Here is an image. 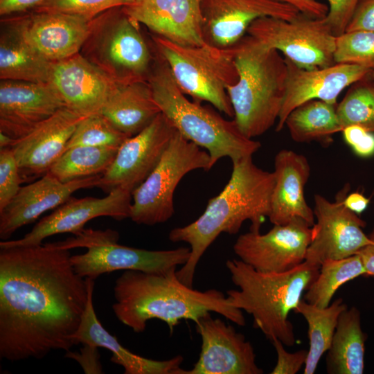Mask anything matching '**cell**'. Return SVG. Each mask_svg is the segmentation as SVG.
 Wrapping results in <instances>:
<instances>
[{
  "label": "cell",
  "instance_id": "cell-1",
  "mask_svg": "<svg viewBox=\"0 0 374 374\" xmlns=\"http://www.w3.org/2000/svg\"><path fill=\"white\" fill-rule=\"evenodd\" d=\"M69 249L51 243L0 248V357L42 359L70 350L87 299Z\"/></svg>",
  "mask_w": 374,
  "mask_h": 374
},
{
  "label": "cell",
  "instance_id": "cell-2",
  "mask_svg": "<svg viewBox=\"0 0 374 374\" xmlns=\"http://www.w3.org/2000/svg\"><path fill=\"white\" fill-rule=\"evenodd\" d=\"M176 269L159 273L125 270L114 287L112 309L117 319L137 333L143 332L152 319L165 322L172 332L181 320L195 323L210 312L245 325L242 310L233 306L224 294L186 285L177 277Z\"/></svg>",
  "mask_w": 374,
  "mask_h": 374
},
{
  "label": "cell",
  "instance_id": "cell-3",
  "mask_svg": "<svg viewBox=\"0 0 374 374\" xmlns=\"http://www.w3.org/2000/svg\"><path fill=\"white\" fill-rule=\"evenodd\" d=\"M231 177L223 190L208 202L204 213L194 222L176 227L169 240L189 244L187 262L177 271L179 279L193 287L196 267L206 249L222 233L235 234L249 220L250 231H260L269 217L275 176L253 162L252 157L233 161Z\"/></svg>",
  "mask_w": 374,
  "mask_h": 374
},
{
  "label": "cell",
  "instance_id": "cell-4",
  "mask_svg": "<svg viewBox=\"0 0 374 374\" xmlns=\"http://www.w3.org/2000/svg\"><path fill=\"white\" fill-rule=\"evenodd\" d=\"M226 267L238 287L227 291L229 303L251 314L254 327L270 341L278 339L285 346H294L296 337L289 314L318 276L320 266L304 261L285 272H262L232 259Z\"/></svg>",
  "mask_w": 374,
  "mask_h": 374
},
{
  "label": "cell",
  "instance_id": "cell-5",
  "mask_svg": "<svg viewBox=\"0 0 374 374\" xmlns=\"http://www.w3.org/2000/svg\"><path fill=\"white\" fill-rule=\"evenodd\" d=\"M238 80L227 88L234 120L248 138L260 136L278 121L287 67L280 52L244 35L232 46Z\"/></svg>",
  "mask_w": 374,
  "mask_h": 374
},
{
  "label": "cell",
  "instance_id": "cell-6",
  "mask_svg": "<svg viewBox=\"0 0 374 374\" xmlns=\"http://www.w3.org/2000/svg\"><path fill=\"white\" fill-rule=\"evenodd\" d=\"M155 55L148 81L161 112L182 136L209 154L213 167L223 157L233 162L252 157L260 149V143L247 137L234 119L226 120L199 102L189 100L166 62L156 51Z\"/></svg>",
  "mask_w": 374,
  "mask_h": 374
},
{
  "label": "cell",
  "instance_id": "cell-7",
  "mask_svg": "<svg viewBox=\"0 0 374 374\" xmlns=\"http://www.w3.org/2000/svg\"><path fill=\"white\" fill-rule=\"evenodd\" d=\"M140 24L123 7H115L89 21L80 53L117 83L148 80L155 61Z\"/></svg>",
  "mask_w": 374,
  "mask_h": 374
},
{
  "label": "cell",
  "instance_id": "cell-8",
  "mask_svg": "<svg viewBox=\"0 0 374 374\" xmlns=\"http://www.w3.org/2000/svg\"><path fill=\"white\" fill-rule=\"evenodd\" d=\"M151 38L154 51L166 62L185 95L234 116L227 93V88L238 80L232 47L220 48L207 43L186 46L154 34Z\"/></svg>",
  "mask_w": 374,
  "mask_h": 374
},
{
  "label": "cell",
  "instance_id": "cell-9",
  "mask_svg": "<svg viewBox=\"0 0 374 374\" xmlns=\"http://www.w3.org/2000/svg\"><path fill=\"white\" fill-rule=\"evenodd\" d=\"M119 234L112 229H84L62 241L51 242L61 249L84 247L82 254L71 256L73 267L80 276L95 280L117 270H137L148 273L167 271L183 266L190 255V247L168 250H147L121 245Z\"/></svg>",
  "mask_w": 374,
  "mask_h": 374
},
{
  "label": "cell",
  "instance_id": "cell-10",
  "mask_svg": "<svg viewBox=\"0 0 374 374\" xmlns=\"http://www.w3.org/2000/svg\"><path fill=\"white\" fill-rule=\"evenodd\" d=\"M213 168L209 154L176 131L160 161L132 194L130 218L136 224L154 225L173 215V196L181 179L197 169Z\"/></svg>",
  "mask_w": 374,
  "mask_h": 374
},
{
  "label": "cell",
  "instance_id": "cell-11",
  "mask_svg": "<svg viewBox=\"0 0 374 374\" xmlns=\"http://www.w3.org/2000/svg\"><path fill=\"white\" fill-rule=\"evenodd\" d=\"M247 35L281 52L297 66L310 70L335 64L336 37L324 18L301 12L292 20L265 17L253 21Z\"/></svg>",
  "mask_w": 374,
  "mask_h": 374
},
{
  "label": "cell",
  "instance_id": "cell-12",
  "mask_svg": "<svg viewBox=\"0 0 374 374\" xmlns=\"http://www.w3.org/2000/svg\"><path fill=\"white\" fill-rule=\"evenodd\" d=\"M349 189L347 184L335 202L319 194L314 195L316 222L312 226V240L305 259L307 262L320 266L328 260L347 258L373 242L363 231L366 222L344 204Z\"/></svg>",
  "mask_w": 374,
  "mask_h": 374
},
{
  "label": "cell",
  "instance_id": "cell-13",
  "mask_svg": "<svg viewBox=\"0 0 374 374\" xmlns=\"http://www.w3.org/2000/svg\"><path fill=\"white\" fill-rule=\"evenodd\" d=\"M312 236V226L297 217L285 224H274L265 234L250 231L240 235L233 251L259 271L285 272L305 261Z\"/></svg>",
  "mask_w": 374,
  "mask_h": 374
},
{
  "label": "cell",
  "instance_id": "cell-14",
  "mask_svg": "<svg viewBox=\"0 0 374 374\" xmlns=\"http://www.w3.org/2000/svg\"><path fill=\"white\" fill-rule=\"evenodd\" d=\"M175 132L161 112L120 145L112 163L101 175L98 188L107 192L121 188L132 193L156 167Z\"/></svg>",
  "mask_w": 374,
  "mask_h": 374
},
{
  "label": "cell",
  "instance_id": "cell-15",
  "mask_svg": "<svg viewBox=\"0 0 374 374\" xmlns=\"http://www.w3.org/2000/svg\"><path fill=\"white\" fill-rule=\"evenodd\" d=\"M132 193L121 188L108 192L103 197H71L50 215L43 217L23 238L0 242V248L42 244L44 239L55 234L75 235L84 229L87 222L98 217L117 220L130 217Z\"/></svg>",
  "mask_w": 374,
  "mask_h": 374
},
{
  "label": "cell",
  "instance_id": "cell-16",
  "mask_svg": "<svg viewBox=\"0 0 374 374\" xmlns=\"http://www.w3.org/2000/svg\"><path fill=\"white\" fill-rule=\"evenodd\" d=\"M201 11L204 42L220 48L233 46L257 19L292 20L300 12L274 0H201Z\"/></svg>",
  "mask_w": 374,
  "mask_h": 374
},
{
  "label": "cell",
  "instance_id": "cell-17",
  "mask_svg": "<svg viewBox=\"0 0 374 374\" xmlns=\"http://www.w3.org/2000/svg\"><path fill=\"white\" fill-rule=\"evenodd\" d=\"M202 339L199 357L186 374H262L251 344L235 328L210 312L196 322Z\"/></svg>",
  "mask_w": 374,
  "mask_h": 374
},
{
  "label": "cell",
  "instance_id": "cell-18",
  "mask_svg": "<svg viewBox=\"0 0 374 374\" xmlns=\"http://www.w3.org/2000/svg\"><path fill=\"white\" fill-rule=\"evenodd\" d=\"M64 107L49 82L0 80V132L16 140Z\"/></svg>",
  "mask_w": 374,
  "mask_h": 374
},
{
  "label": "cell",
  "instance_id": "cell-19",
  "mask_svg": "<svg viewBox=\"0 0 374 374\" xmlns=\"http://www.w3.org/2000/svg\"><path fill=\"white\" fill-rule=\"evenodd\" d=\"M8 17L25 41L52 62L79 53L89 32V21L62 13L29 10Z\"/></svg>",
  "mask_w": 374,
  "mask_h": 374
},
{
  "label": "cell",
  "instance_id": "cell-20",
  "mask_svg": "<svg viewBox=\"0 0 374 374\" xmlns=\"http://www.w3.org/2000/svg\"><path fill=\"white\" fill-rule=\"evenodd\" d=\"M285 60L287 67L286 90L276 132L283 129L287 116L296 107L311 100L337 104V99L345 88L373 71L351 64H335L308 70L297 66L287 58Z\"/></svg>",
  "mask_w": 374,
  "mask_h": 374
},
{
  "label": "cell",
  "instance_id": "cell-21",
  "mask_svg": "<svg viewBox=\"0 0 374 374\" xmlns=\"http://www.w3.org/2000/svg\"><path fill=\"white\" fill-rule=\"evenodd\" d=\"M101 175L62 182L47 172L39 179L22 186L0 211V238L7 240L17 229L33 222L47 211L57 208L75 191L98 187Z\"/></svg>",
  "mask_w": 374,
  "mask_h": 374
},
{
  "label": "cell",
  "instance_id": "cell-22",
  "mask_svg": "<svg viewBox=\"0 0 374 374\" xmlns=\"http://www.w3.org/2000/svg\"><path fill=\"white\" fill-rule=\"evenodd\" d=\"M85 116L64 107L17 139L11 149L22 179L46 174L66 150L76 126Z\"/></svg>",
  "mask_w": 374,
  "mask_h": 374
},
{
  "label": "cell",
  "instance_id": "cell-23",
  "mask_svg": "<svg viewBox=\"0 0 374 374\" xmlns=\"http://www.w3.org/2000/svg\"><path fill=\"white\" fill-rule=\"evenodd\" d=\"M123 9L154 35L174 43L186 46L206 43L201 0H134Z\"/></svg>",
  "mask_w": 374,
  "mask_h": 374
},
{
  "label": "cell",
  "instance_id": "cell-24",
  "mask_svg": "<svg viewBox=\"0 0 374 374\" xmlns=\"http://www.w3.org/2000/svg\"><path fill=\"white\" fill-rule=\"evenodd\" d=\"M49 83L65 107L83 116L98 113L118 84L80 53L53 62Z\"/></svg>",
  "mask_w": 374,
  "mask_h": 374
},
{
  "label": "cell",
  "instance_id": "cell-25",
  "mask_svg": "<svg viewBox=\"0 0 374 374\" xmlns=\"http://www.w3.org/2000/svg\"><path fill=\"white\" fill-rule=\"evenodd\" d=\"M274 173L269 221L280 225L299 217L312 226L315 222L314 211L305 197V186L310 175L307 158L290 150H281L274 159Z\"/></svg>",
  "mask_w": 374,
  "mask_h": 374
},
{
  "label": "cell",
  "instance_id": "cell-26",
  "mask_svg": "<svg viewBox=\"0 0 374 374\" xmlns=\"http://www.w3.org/2000/svg\"><path fill=\"white\" fill-rule=\"evenodd\" d=\"M86 279L88 299L80 323L71 337L74 345L87 344L110 350L111 361L121 366L125 374H186V370L181 367L184 360L181 355L167 360H154L136 355L123 347L98 320L93 304L94 280Z\"/></svg>",
  "mask_w": 374,
  "mask_h": 374
},
{
  "label": "cell",
  "instance_id": "cell-27",
  "mask_svg": "<svg viewBox=\"0 0 374 374\" xmlns=\"http://www.w3.org/2000/svg\"><path fill=\"white\" fill-rule=\"evenodd\" d=\"M128 136L142 131L161 113L148 80L118 83L98 112Z\"/></svg>",
  "mask_w": 374,
  "mask_h": 374
},
{
  "label": "cell",
  "instance_id": "cell-28",
  "mask_svg": "<svg viewBox=\"0 0 374 374\" xmlns=\"http://www.w3.org/2000/svg\"><path fill=\"white\" fill-rule=\"evenodd\" d=\"M53 64L25 41L9 17L1 18L0 80L49 82Z\"/></svg>",
  "mask_w": 374,
  "mask_h": 374
},
{
  "label": "cell",
  "instance_id": "cell-29",
  "mask_svg": "<svg viewBox=\"0 0 374 374\" xmlns=\"http://www.w3.org/2000/svg\"><path fill=\"white\" fill-rule=\"evenodd\" d=\"M366 337L356 307L347 308L339 315L326 356L329 374H362L364 369Z\"/></svg>",
  "mask_w": 374,
  "mask_h": 374
},
{
  "label": "cell",
  "instance_id": "cell-30",
  "mask_svg": "<svg viewBox=\"0 0 374 374\" xmlns=\"http://www.w3.org/2000/svg\"><path fill=\"white\" fill-rule=\"evenodd\" d=\"M337 104L311 100L294 109L285 122L292 139L297 143L317 141L325 145L330 144L332 136L342 131L337 113Z\"/></svg>",
  "mask_w": 374,
  "mask_h": 374
},
{
  "label": "cell",
  "instance_id": "cell-31",
  "mask_svg": "<svg viewBox=\"0 0 374 374\" xmlns=\"http://www.w3.org/2000/svg\"><path fill=\"white\" fill-rule=\"evenodd\" d=\"M347 308L341 298L326 308L315 306L301 299L294 310L303 317L308 326L309 349L304 374H313L317 371L321 357L330 346L339 315Z\"/></svg>",
  "mask_w": 374,
  "mask_h": 374
},
{
  "label": "cell",
  "instance_id": "cell-32",
  "mask_svg": "<svg viewBox=\"0 0 374 374\" xmlns=\"http://www.w3.org/2000/svg\"><path fill=\"white\" fill-rule=\"evenodd\" d=\"M118 148L75 146L66 150L48 171L62 182L103 175Z\"/></svg>",
  "mask_w": 374,
  "mask_h": 374
},
{
  "label": "cell",
  "instance_id": "cell-33",
  "mask_svg": "<svg viewBox=\"0 0 374 374\" xmlns=\"http://www.w3.org/2000/svg\"><path fill=\"white\" fill-rule=\"evenodd\" d=\"M365 275L357 254L338 260L324 261L317 278L306 290L305 301L319 308H326L337 290L345 283Z\"/></svg>",
  "mask_w": 374,
  "mask_h": 374
},
{
  "label": "cell",
  "instance_id": "cell-34",
  "mask_svg": "<svg viewBox=\"0 0 374 374\" xmlns=\"http://www.w3.org/2000/svg\"><path fill=\"white\" fill-rule=\"evenodd\" d=\"M371 72L350 84L337 104V113L342 130L358 125L374 132V78Z\"/></svg>",
  "mask_w": 374,
  "mask_h": 374
},
{
  "label": "cell",
  "instance_id": "cell-35",
  "mask_svg": "<svg viewBox=\"0 0 374 374\" xmlns=\"http://www.w3.org/2000/svg\"><path fill=\"white\" fill-rule=\"evenodd\" d=\"M128 137L101 114L95 113L79 122L66 150L75 146L119 148Z\"/></svg>",
  "mask_w": 374,
  "mask_h": 374
},
{
  "label": "cell",
  "instance_id": "cell-36",
  "mask_svg": "<svg viewBox=\"0 0 374 374\" xmlns=\"http://www.w3.org/2000/svg\"><path fill=\"white\" fill-rule=\"evenodd\" d=\"M334 60L374 71V32L355 30L336 37Z\"/></svg>",
  "mask_w": 374,
  "mask_h": 374
},
{
  "label": "cell",
  "instance_id": "cell-37",
  "mask_svg": "<svg viewBox=\"0 0 374 374\" xmlns=\"http://www.w3.org/2000/svg\"><path fill=\"white\" fill-rule=\"evenodd\" d=\"M134 0H45L31 10L69 15L87 21L115 8L131 4Z\"/></svg>",
  "mask_w": 374,
  "mask_h": 374
},
{
  "label": "cell",
  "instance_id": "cell-38",
  "mask_svg": "<svg viewBox=\"0 0 374 374\" xmlns=\"http://www.w3.org/2000/svg\"><path fill=\"white\" fill-rule=\"evenodd\" d=\"M22 180L11 148L0 149V211L18 193Z\"/></svg>",
  "mask_w": 374,
  "mask_h": 374
},
{
  "label": "cell",
  "instance_id": "cell-39",
  "mask_svg": "<svg viewBox=\"0 0 374 374\" xmlns=\"http://www.w3.org/2000/svg\"><path fill=\"white\" fill-rule=\"evenodd\" d=\"M328 12L324 19L334 36L346 32L360 0H327Z\"/></svg>",
  "mask_w": 374,
  "mask_h": 374
},
{
  "label": "cell",
  "instance_id": "cell-40",
  "mask_svg": "<svg viewBox=\"0 0 374 374\" xmlns=\"http://www.w3.org/2000/svg\"><path fill=\"white\" fill-rule=\"evenodd\" d=\"M277 355V362L271 374H295L305 364L308 350H300L290 353L278 339L271 340Z\"/></svg>",
  "mask_w": 374,
  "mask_h": 374
},
{
  "label": "cell",
  "instance_id": "cell-41",
  "mask_svg": "<svg viewBox=\"0 0 374 374\" xmlns=\"http://www.w3.org/2000/svg\"><path fill=\"white\" fill-rule=\"evenodd\" d=\"M345 142L353 152L363 158L374 155V132L358 125H350L342 131Z\"/></svg>",
  "mask_w": 374,
  "mask_h": 374
},
{
  "label": "cell",
  "instance_id": "cell-42",
  "mask_svg": "<svg viewBox=\"0 0 374 374\" xmlns=\"http://www.w3.org/2000/svg\"><path fill=\"white\" fill-rule=\"evenodd\" d=\"M374 32V0H360L346 32Z\"/></svg>",
  "mask_w": 374,
  "mask_h": 374
},
{
  "label": "cell",
  "instance_id": "cell-43",
  "mask_svg": "<svg viewBox=\"0 0 374 374\" xmlns=\"http://www.w3.org/2000/svg\"><path fill=\"white\" fill-rule=\"evenodd\" d=\"M98 347L84 344L80 353L66 352V357L76 360L82 367L85 373H102V366L100 363Z\"/></svg>",
  "mask_w": 374,
  "mask_h": 374
},
{
  "label": "cell",
  "instance_id": "cell-44",
  "mask_svg": "<svg viewBox=\"0 0 374 374\" xmlns=\"http://www.w3.org/2000/svg\"><path fill=\"white\" fill-rule=\"evenodd\" d=\"M289 4L296 8L301 13L312 18H324L328 6L317 0H274Z\"/></svg>",
  "mask_w": 374,
  "mask_h": 374
},
{
  "label": "cell",
  "instance_id": "cell-45",
  "mask_svg": "<svg viewBox=\"0 0 374 374\" xmlns=\"http://www.w3.org/2000/svg\"><path fill=\"white\" fill-rule=\"evenodd\" d=\"M45 0H0V15L2 17L29 11Z\"/></svg>",
  "mask_w": 374,
  "mask_h": 374
},
{
  "label": "cell",
  "instance_id": "cell-46",
  "mask_svg": "<svg viewBox=\"0 0 374 374\" xmlns=\"http://www.w3.org/2000/svg\"><path fill=\"white\" fill-rule=\"evenodd\" d=\"M370 199L359 192H354L347 195L344 199V204L351 211L360 214L368 206Z\"/></svg>",
  "mask_w": 374,
  "mask_h": 374
},
{
  "label": "cell",
  "instance_id": "cell-47",
  "mask_svg": "<svg viewBox=\"0 0 374 374\" xmlns=\"http://www.w3.org/2000/svg\"><path fill=\"white\" fill-rule=\"evenodd\" d=\"M357 254L359 256L366 276H374V240L360 249Z\"/></svg>",
  "mask_w": 374,
  "mask_h": 374
},
{
  "label": "cell",
  "instance_id": "cell-48",
  "mask_svg": "<svg viewBox=\"0 0 374 374\" xmlns=\"http://www.w3.org/2000/svg\"><path fill=\"white\" fill-rule=\"evenodd\" d=\"M16 139L9 135L0 132V149L6 148H12L15 143Z\"/></svg>",
  "mask_w": 374,
  "mask_h": 374
},
{
  "label": "cell",
  "instance_id": "cell-49",
  "mask_svg": "<svg viewBox=\"0 0 374 374\" xmlns=\"http://www.w3.org/2000/svg\"><path fill=\"white\" fill-rule=\"evenodd\" d=\"M368 236L371 240H374V228Z\"/></svg>",
  "mask_w": 374,
  "mask_h": 374
},
{
  "label": "cell",
  "instance_id": "cell-50",
  "mask_svg": "<svg viewBox=\"0 0 374 374\" xmlns=\"http://www.w3.org/2000/svg\"><path fill=\"white\" fill-rule=\"evenodd\" d=\"M371 75H372V76H373V78H374V71H373L371 72Z\"/></svg>",
  "mask_w": 374,
  "mask_h": 374
}]
</instances>
